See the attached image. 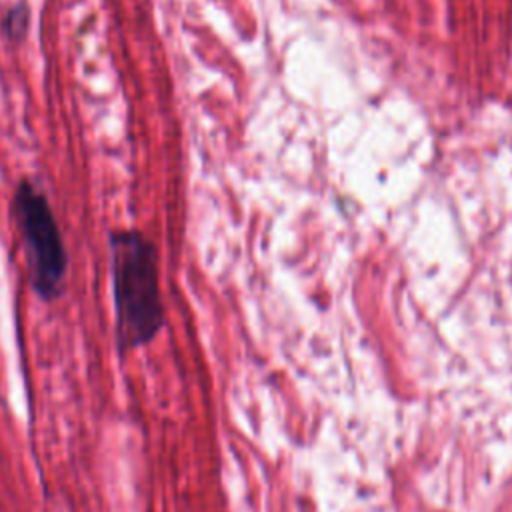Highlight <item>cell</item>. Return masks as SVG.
I'll return each mask as SVG.
<instances>
[{
  "label": "cell",
  "instance_id": "obj_1",
  "mask_svg": "<svg viewBox=\"0 0 512 512\" xmlns=\"http://www.w3.org/2000/svg\"><path fill=\"white\" fill-rule=\"evenodd\" d=\"M114 344L118 354L148 346L164 328L156 244L138 230L108 232Z\"/></svg>",
  "mask_w": 512,
  "mask_h": 512
},
{
  "label": "cell",
  "instance_id": "obj_2",
  "mask_svg": "<svg viewBox=\"0 0 512 512\" xmlns=\"http://www.w3.org/2000/svg\"><path fill=\"white\" fill-rule=\"evenodd\" d=\"M10 212L24 246L32 290L44 302L58 300L68 274V252L50 200L24 178L14 188Z\"/></svg>",
  "mask_w": 512,
  "mask_h": 512
},
{
  "label": "cell",
  "instance_id": "obj_3",
  "mask_svg": "<svg viewBox=\"0 0 512 512\" xmlns=\"http://www.w3.org/2000/svg\"><path fill=\"white\" fill-rule=\"evenodd\" d=\"M28 24H30V10L24 4L12 6L4 18H2V32L10 38V40H22L28 32Z\"/></svg>",
  "mask_w": 512,
  "mask_h": 512
}]
</instances>
